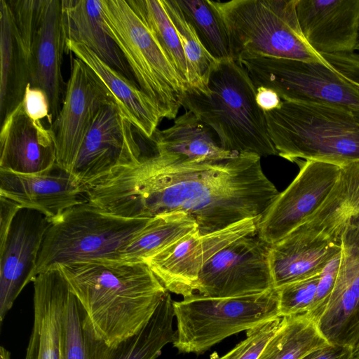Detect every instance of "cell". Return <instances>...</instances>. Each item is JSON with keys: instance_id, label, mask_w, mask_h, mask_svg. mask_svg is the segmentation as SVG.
<instances>
[{"instance_id": "1", "label": "cell", "mask_w": 359, "mask_h": 359, "mask_svg": "<svg viewBox=\"0 0 359 359\" xmlns=\"http://www.w3.org/2000/svg\"><path fill=\"white\" fill-rule=\"evenodd\" d=\"M256 154L180 162L157 154L117 168L86 186L88 202L110 214L151 218L183 212L201 235L262 217L279 194Z\"/></svg>"}, {"instance_id": "2", "label": "cell", "mask_w": 359, "mask_h": 359, "mask_svg": "<svg viewBox=\"0 0 359 359\" xmlns=\"http://www.w3.org/2000/svg\"><path fill=\"white\" fill-rule=\"evenodd\" d=\"M110 347L138 332L168 292L144 262L92 261L57 266Z\"/></svg>"}, {"instance_id": "3", "label": "cell", "mask_w": 359, "mask_h": 359, "mask_svg": "<svg viewBox=\"0 0 359 359\" xmlns=\"http://www.w3.org/2000/svg\"><path fill=\"white\" fill-rule=\"evenodd\" d=\"M256 93L247 70L229 57L211 71L206 92L188 86L182 107L214 130L224 149L260 157L278 155Z\"/></svg>"}, {"instance_id": "4", "label": "cell", "mask_w": 359, "mask_h": 359, "mask_svg": "<svg viewBox=\"0 0 359 359\" xmlns=\"http://www.w3.org/2000/svg\"><path fill=\"white\" fill-rule=\"evenodd\" d=\"M265 112L269 137L280 157L340 165L359 159V122L354 111L332 104L282 100L278 108Z\"/></svg>"}, {"instance_id": "5", "label": "cell", "mask_w": 359, "mask_h": 359, "mask_svg": "<svg viewBox=\"0 0 359 359\" xmlns=\"http://www.w3.org/2000/svg\"><path fill=\"white\" fill-rule=\"evenodd\" d=\"M209 2L224 27L233 60L268 57L328 64L302 34L297 0Z\"/></svg>"}, {"instance_id": "6", "label": "cell", "mask_w": 359, "mask_h": 359, "mask_svg": "<svg viewBox=\"0 0 359 359\" xmlns=\"http://www.w3.org/2000/svg\"><path fill=\"white\" fill-rule=\"evenodd\" d=\"M150 219L116 216L88 201L67 209L46 233L34 278L57 266L122 261L121 251Z\"/></svg>"}, {"instance_id": "7", "label": "cell", "mask_w": 359, "mask_h": 359, "mask_svg": "<svg viewBox=\"0 0 359 359\" xmlns=\"http://www.w3.org/2000/svg\"><path fill=\"white\" fill-rule=\"evenodd\" d=\"M104 30L118 47L140 89L162 118L175 119L188 88L156 36L128 0H100Z\"/></svg>"}, {"instance_id": "8", "label": "cell", "mask_w": 359, "mask_h": 359, "mask_svg": "<svg viewBox=\"0 0 359 359\" xmlns=\"http://www.w3.org/2000/svg\"><path fill=\"white\" fill-rule=\"evenodd\" d=\"M177 323L173 346L182 353H202L226 337L281 317L278 291L235 297L194 294L173 301Z\"/></svg>"}, {"instance_id": "9", "label": "cell", "mask_w": 359, "mask_h": 359, "mask_svg": "<svg viewBox=\"0 0 359 359\" xmlns=\"http://www.w3.org/2000/svg\"><path fill=\"white\" fill-rule=\"evenodd\" d=\"M238 62L256 88H270L283 101L327 103L359 111L357 83L327 63L268 57Z\"/></svg>"}, {"instance_id": "10", "label": "cell", "mask_w": 359, "mask_h": 359, "mask_svg": "<svg viewBox=\"0 0 359 359\" xmlns=\"http://www.w3.org/2000/svg\"><path fill=\"white\" fill-rule=\"evenodd\" d=\"M270 246L257 233L241 237L226 246L203 266L195 294L225 298L273 289Z\"/></svg>"}, {"instance_id": "11", "label": "cell", "mask_w": 359, "mask_h": 359, "mask_svg": "<svg viewBox=\"0 0 359 359\" xmlns=\"http://www.w3.org/2000/svg\"><path fill=\"white\" fill-rule=\"evenodd\" d=\"M262 217L249 218L205 235L187 234L144 261L168 292L184 298L196 293L203 266L219 251L238 238L257 233Z\"/></svg>"}, {"instance_id": "12", "label": "cell", "mask_w": 359, "mask_h": 359, "mask_svg": "<svg viewBox=\"0 0 359 359\" xmlns=\"http://www.w3.org/2000/svg\"><path fill=\"white\" fill-rule=\"evenodd\" d=\"M134 126L116 102L104 105L88 131L69 172L83 186L142 158Z\"/></svg>"}, {"instance_id": "13", "label": "cell", "mask_w": 359, "mask_h": 359, "mask_svg": "<svg viewBox=\"0 0 359 359\" xmlns=\"http://www.w3.org/2000/svg\"><path fill=\"white\" fill-rule=\"evenodd\" d=\"M340 164L309 160L262 217L257 233L273 245L304 223L323 204L341 172Z\"/></svg>"}, {"instance_id": "14", "label": "cell", "mask_w": 359, "mask_h": 359, "mask_svg": "<svg viewBox=\"0 0 359 359\" xmlns=\"http://www.w3.org/2000/svg\"><path fill=\"white\" fill-rule=\"evenodd\" d=\"M115 99L98 76L75 57L62 107L50 128L57 147V165L69 172L82 142L104 105Z\"/></svg>"}, {"instance_id": "15", "label": "cell", "mask_w": 359, "mask_h": 359, "mask_svg": "<svg viewBox=\"0 0 359 359\" xmlns=\"http://www.w3.org/2000/svg\"><path fill=\"white\" fill-rule=\"evenodd\" d=\"M296 10L306 43L334 68L357 53L359 0H297Z\"/></svg>"}, {"instance_id": "16", "label": "cell", "mask_w": 359, "mask_h": 359, "mask_svg": "<svg viewBox=\"0 0 359 359\" xmlns=\"http://www.w3.org/2000/svg\"><path fill=\"white\" fill-rule=\"evenodd\" d=\"M40 212L20 208L0 243V320L24 287L34 278L40 249L50 224Z\"/></svg>"}, {"instance_id": "17", "label": "cell", "mask_w": 359, "mask_h": 359, "mask_svg": "<svg viewBox=\"0 0 359 359\" xmlns=\"http://www.w3.org/2000/svg\"><path fill=\"white\" fill-rule=\"evenodd\" d=\"M341 245L335 283L316 323L329 343L354 350L359 341V231L344 232Z\"/></svg>"}, {"instance_id": "18", "label": "cell", "mask_w": 359, "mask_h": 359, "mask_svg": "<svg viewBox=\"0 0 359 359\" xmlns=\"http://www.w3.org/2000/svg\"><path fill=\"white\" fill-rule=\"evenodd\" d=\"M65 50L63 0H43L30 47V84L46 94L52 123L66 91L61 72Z\"/></svg>"}, {"instance_id": "19", "label": "cell", "mask_w": 359, "mask_h": 359, "mask_svg": "<svg viewBox=\"0 0 359 359\" xmlns=\"http://www.w3.org/2000/svg\"><path fill=\"white\" fill-rule=\"evenodd\" d=\"M0 196L22 208L37 210L52 222L67 209L87 201L84 186L56 165L38 174H18L0 169Z\"/></svg>"}, {"instance_id": "20", "label": "cell", "mask_w": 359, "mask_h": 359, "mask_svg": "<svg viewBox=\"0 0 359 359\" xmlns=\"http://www.w3.org/2000/svg\"><path fill=\"white\" fill-rule=\"evenodd\" d=\"M57 163L53 132L31 118L21 102L1 123L0 169L18 174H38Z\"/></svg>"}, {"instance_id": "21", "label": "cell", "mask_w": 359, "mask_h": 359, "mask_svg": "<svg viewBox=\"0 0 359 359\" xmlns=\"http://www.w3.org/2000/svg\"><path fill=\"white\" fill-rule=\"evenodd\" d=\"M341 248V241L297 227L270 246L273 287L278 289L320 273Z\"/></svg>"}, {"instance_id": "22", "label": "cell", "mask_w": 359, "mask_h": 359, "mask_svg": "<svg viewBox=\"0 0 359 359\" xmlns=\"http://www.w3.org/2000/svg\"><path fill=\"white\" fill-rule=\"evenodd\" d=\"M32 283L34 322L25 359H62L61 316L69 283L58 266Z\"/></svg>"}, {"instance_id": "23", "label": "cell", "mask_w": 359, "mask_h": 359, "mask_svg": "<svg viewBox=\"0 0 359 359\" xmlns=\"http://www.w3.org/2000/svg\"><path fill=\"white\" fill-rule=\"evenodd\" d=\"M66 50L73 53L98 76L134 128L147 139L157 129L162 116L134 81L109 65L84 44L66 40Z\"/></svg>"}, {"instance_id": "24", "label": "cell", "mask_w": 359, "mask_h": 359, "mask_svg": "<svg viewBox=\"0 0 359 359\" xmlns=\"http://www.w3.org/2000/svg\"><path fill=\"white\" fill-rule=\"evenodd\" d=\"M215 133L192 112L177 117L172 126L154 132L150 140L156 154L172 161L192 162L231 157L237 152L224 149L215 138Z\"/></svg>"}, {"instance_id": "25", "label": "cell", "mask_w": 359, "mask_h": 359, "mask_svg": "<svg viewBox=\"0 0 359 359\" xmlns=\"http://www.w3.org/2000/svg\"><path fill=\"white\" fill-rule=\"evenodd\" d=\"M1 123L23 100L30 83V53L6 0H0Z\"/></svg>"}, {"instance_id": "26", "label": "cell", "mask_w": 359, "mask_h": 359, "mask_svg": "<svg viewBox=\"0 0 359 359\" xmlns=\"http://www.w3.org/2000/svg\"><path fill=\"white\" fill-rule=\"evenodd\" d=\"M339 177L320 208L299 226L340 241L359 231V159L341 165Z\"/></svg>"}, {"instance_id": "27", "label": "cell", "mask_w": 359, "mask_h": 359, "mask_svg": "<svg viewBox=\"0 0 359 359\" xmlns=\"http://www.w3.org/2000/svg\"><path fill=\"white\" fill-rule=\"evenodd\" d=\"M63 11L66 40L84 44L109 65L134 81L123 55L104 30L100 0H63Z\"/></svg>"}, {"instance_id": "28", "label": "cell", "mask_w": 359, "mask_h": 359, "mask_svg": "<svg viewBox=\"0 0 359 359\" xmlns=\"http://www.w3.org/2000/svg\"><path fill=\"white\" fill-rule=\"evenodd\" d=\"M61 349L62 359H109L113 349L97 335L70 286L62 310Z\"/></svg>"}, {"instance_id": "29", "label": "cell", "mask_w": 359, "mask_h": 359, "mask_svg": "<svg viewBox=\"0 0 359 359\" xmlns=\"http://www.w3.org/2000/svg\"><path fill=\"white\" fill-rule=\"evenodd\" d=\"M198 230L195 220L183 212L151 217L121 252L124 262H144L188 233Z\"/></svg>"}, {"instance_id": "30", "label": "cell", "mask_w": 359, "mask_h": 359, "mask_svg": "<svg viewBox=\"0 0 359 359\" xmlns=\"http://www.w3.org/2000/svg\"><path fill=\"white\" fill-rule=\"evenodd\" d=\"M174 319L173 300L167 292L149 321L113 347L109 359H156L163 347L175 341Z\"/></svg>"}, {"instance_id": "31", "label": "cell", "mask_w": 359, "mask_h": 359, "mask_svg": "<svg viewBox=\"0 0 359 359\" xmlns=\"http://www.w3.org/2000/svg\"><path fill=\"white\" fill-rule=\"evenodd\" d=\"M330 344L308 313L284 316L258 359H301Z\"/></svg>"}, {"instance_id": "32", "label": "cell", "mask_w": 359, "mask_h": 359, "mask_svg": "<svg viewBox=\"0 0 359 359\" xmlns=\"http://www.w3.org/2000/svg\"><path fill=\"white\" fill-rule=\"evenodd\" d=\"M175 28L189 67L188 86L206 92L211 71L219 60L203 46L176 0H163Z\"/></svg>"}, {"instance_id": "33", "label": "cell", "mask_w": 359, "mask_h": 359, "mask_svg": "<svg viewBox=\"0 0 359 359\" xmlns=\"http://www.w3.org/2000/svg\"><path fill=\"white\" fill-rule=\"evenodd\" d=\"M152 30L175 68L189 83L188 63L175 28L163 0H128Z\"/></svg>"}, {"instance_id": "34", "label": "cell", "mask_w": 359, "mask_h": 359, "mask_svg": "<svg viewBox=\"0 0 359 359\" xmlns=\"http://www.w3.org/2000/svg\"><path fill=\"white\" fill-rule=\"evenodd\" d=\"M200 41L217 60L230 57L224 27L209 0H176Z\"/></svg>"}, {"instance_id": "35", "label": "cell", "mask_w": 359, "mask_h": 359, "mask_svg": "<svg viewBox=\"0 0 359 359\" xmlns=\"http://www.w3.org/2000/svg\"><path fill=\"white\" fill-rule=\"evenodd\" d=\"M320 273L276 289L281 317L309 313L316 297Z\"/></svg>"}, {"instance_id": "36", "label": "cell", "mask_w": 359, "mask_h": 359, "mask_svg": "<svg viewBox=\"0 0 359 359\" xmlns=\"http://www.w3.org/2000/svg\"><path fill=\"white\" fill-rule=\"evenodd\" d=\"M283 317L266 321L247 331L246 338L217 359H258L264 347L280 327Z\"/></svg>"}, {"instance_id": "37", "label": "cell", "mask_w": 359, "mask_h": 359, "mask_svg": "<svg viewBox=\"0 0 359 359\" xmlns=\"http://www.w3.org/2000/svg\"><path fill=\"white\" fill-rule=\"evenodd\" d=\"M340 264L341 250L327 262L320 273L316 297L308 313L315 321L322 312L330 295Z\"/></svg>"}, {"instance_id": "38", "label": "cell", "mask_w": 359, "mask_h": 359, "mask_svg": "<svg viewBox=\"0 0 359 359\" xmlns=\"http://www.w3.org/2000/svg\"><path fill=\"white\" fill-rule=\"evenodd\" d=\"M22 102L25 112L31 118L36 121L46 118L52 124L48 100L41 89L28 83Z\"/></svg>"}, {"instance_id": "39", "label": "cell", "mask_w": 359, "mask_h": 359, "mask_svg": "<svg viewBox=\"0 0 359 359\" xmlns=\"http://www.w3.org/2000/svg\"><path fill=\"white\" fill-rule=\"evenodd\" d=\"M20 208L15 201L0 196V243L6 239L13 220Z\"/></svg>"}, {"instance_id": "40", "label": "cell", "mask_w": 359, "mask_h": 359, "mask_svg": "<svg viewBox=\"0 0 359 359\" xmlns=\"http://www.w3.org/2000/svg\"><path fill=\"white\" fill-rule=\"evenodd\" d=\"M353 355L351 348L330 344L313 351L301 359H352Z\"/></svg>"}, {"instance_id": "41", "label": "cell", "mask_w": 359, "mask_h": 359, "mask_svg": "<svg viewBox=\"0 0 359 359\" xmlns=\"http://www.w3.org/2000/svg\"><path fill=\"white\" fill-rule=\"evenodd\" d=\"M256 101L264 111L278 108L282 102V100L274 90L265 87L257 88Z\"/></svg>"}, {"instance_id": "42", "label": "cell", "mask_w": 359, "mask_h": 359, "mask_svg": "<svg viewBox=\"0 0 359 359\" xmlns=\"http://www.w3.org/2000/svg\"><path fill=\"white\" fill-rule=\"evenodd\" d=\"M0 359H11V353L4 346L0 348Z\"/></svg>"}, {"instance_id": "43", "label": "cell", "mask_w": 359, "mask_h": 359, "mask_svg": "<svg viewBox=\"0 0 359 359\" xmlns=\"http://www.w3.org/2000/svg\"><path fill=\"white\" fill-rule=\"evenodd\" d=\"M353 353H354V355L357 354V353H359V341H358V343L357 344L356 346L355 347V348L353 350Z\"/></svg>"}, {"instance_id": "44", "label": "cell", "mask_w": 359, "mask_h": 359, "mask_svg": "<svg viewBox=\"0 0 359 359\" xmlns=\"http://www.w3.org/2000/svg\"><path fill=\"white\" fill-rule=\"evenodd\" d=\"M354 114H355V117H356L357 120H358V122H359V111H354Z\"/></svg>"}, {"instance_id": "45", "label": "cell", "mask_w": 359, "mask_h": 359, "mask_svg": "<svg viewBox=\"0 0 359 359\" xmlns=\"http://www.w3.org/2000/svg\"><path fill=\"white\" fill-rule=\"evenodd\" d=\"M352 359H359V353L355 354Z\"/></svg>"}, {"instance_id": "46", "label": "cell", "mask_w": 359, "mask_h": 359, "mask_svg": "<svg viewBox=\"0 0 359 359\" xmlns=\"http://www.w3.org/2000/svg\"><path fill=\"white\" fill-rule=\"evenodd\" d=\"M358 51L359 52V41H358Z\"/></svg>"}, {"instance_id": "47", "label": "cell", "mask_w": 359, "mask_h": 359, "mask_svg": "<svg viewBox=\"0 0 359 359\" xmlns=\"http://www.w3.org/2000/svg\"><path fill=\"white\" fill-rule=\"evenodd\" d=\"M357 86L359 88V83H357Z\"/></svg>"}]
</instances>
